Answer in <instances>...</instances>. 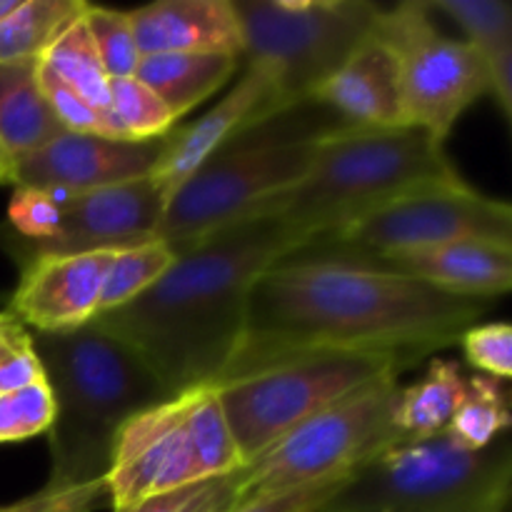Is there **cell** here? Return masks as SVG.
Instances as JSON below:
<instances>
[{
  "label": "cell",
  "instance_id": "1",
  "mask_svg": "<svg viewBox=\"0 0 512 512\" xmlns=\"http://www.w3.org/2000/svg\"><path fill=\"white\" fill-rule=\"evenodd\" d=\"M485 308V300L440 293L363 260L300 248L253 283L243 335L218 383L275 360L328 350L388 353L415 365L460 343Z\"/></svg>",
  "mask_w": 512,
  "mask_h": 512
},
{
  "label": "cell",
  "instance_id": "2",
  "mask_svg": "<svg viewBox=\"0 0 512 512\" xmlns=\"http://www.w3.org/2000/svg\"><path fill=\"white\" fill-rule=\"evenodd\" d=\"M305 245L278 215H253L185 248L158 283L93 323L130 345L173 398L215 385L243 335L253 283Z\"/></svg>",
  "mask_w": 512,
  "mask_h": 512
},
{
  "label": "cell",
  "instance_id": "3",
  "mask_svg": "<svg viewBox=\"0 0 512 512\" xmlns=\"http://www.w3.org/2000/svg\"><path fill=\"white\" fill-rule=\"evenodd\" d=\"M33 348L53 395L45 488L105 480L120 428L173 395L130 345L93 320L68 333H33Z\"/></svg>",
  "mask_w": 512,
  "mask_h": 512
},
{
  "label": "cell",
  "instance_id": "4",
  "mask_svg": "<svg viewBox=\"0 0 512 512\" xmlns=\"http://www.w3.org/2000/svg\"><path fill=\"white\" fill-rule=\"evenodd\" d=\"M455 183L465 180L445 143L423 128L343 125L320 138L305 178L273 200L268 213L315 243L403 195Z\"/></svg>",
  "mask_w": 512,
  "mask_h": 512
},
{
  "label": "cell",
  "instance_id": "5",
  "mask_svg": "<svg viewBox=\"0 0 512 512\" xmlns=\"http://www.w3.org/2000/svg\"><path fill=\"white\" fill-rule=\"evenodd\" d=\"M510 440L468 450L448 433L400 440L345 478L318 512H505Z\"/></svg>",
  "mask_w": 512,
  "mask_h": 512
},
{
  "label": "cell",
  "instance_id": "6",
  "mask_svg": "<svg viewBox=\"0 0 512 512\" xmlns=\"http://www.w3.org/2000/svg\"><path fill=\"white\" fill-rule=\"evenodd\" d=\"M323 135L280 115L245 130L170 195L158 240L178 255L228 225L270 215V203L305 178Z\"/></svg>",
  "mask_w": 512,
  "mask_h": 512
},
{
  "label": "cell",
  "instance_id": "7",
  "mask_svg": "<svg viewBox=\"0 0 512 512\" xmlns=\"http://www.w3.org/2000/svg\"><path fill=\"white\" fill-rule=\"evenodd\" d=\"M243 470L215 385L143 410L120 428L110 458V508Z\"/></svg>",
  "mask_w": 512,
  "mask_h": 512
},
{
  "label": "cell",
  "instance_id": "8",
  "mask_svg": "<svg viewBox=\"0 0 512 512\" xmlns=\"http://www.w3.org/2000/svg\"><path fill=\"white\" fill-rule=\"evenodd\" d=\"M388 353H303L215 385L243 468L353 390L410 368Z\"/></svg>",
  "mask_w": 512,
  "mask_h": 512
},
{
  "label": "cell",
  "instance_id": "9",
  "mask_svg": "<svg viewBox=\"0 0 512 512\" xmlns=\"http://www.w3.org/2000/svg\"><path fill=\"white\" fill-rule=\"evenodd\" d=\"M248 65L268 70L295 108L378 28L383 8L370 0H233Z\"/></svg>",
  "mask_w": 512,
  "mask_h": 512
},
{
  "label": "cell",
  "instance_id": "10",
  "mask_svg": "<svg viewBox=\"0 0 512 512\" xmlns=\"http://www.w3.org/2000/svg\"><path fill=\"white\" fill-rule=\"evenodd\" d=\"M398 378L385 375L353 390L240 470L238 503L348 475L385 448L405 440L393 418L400 393Z\"/></svg>",
  "mask_w": 512,
  "mask_h": 512
},
{
  "label": "cell",
  "instance_id": "11",
  "mask_svg": "<svg viewBox=\"0 0 512 512\" xmlns=\"http://www.w3.org/2000/svg\"><path fill=\"white\" fill-rule=\"evenodd\" d=\"M463 240L512 245V208L468 183L435 185L403 195L338 233L310 243L323 253L370 260Z\"/></svg>",
  "mask_w": 512,
  "mask_h": 512
},
{
  "label": "cell",
  "instance_id": "12",
  "mask_svg": "<svg viewBox=\"0 0 512 512\" xmlns=\"http://www.w3.org/2000/svg\"><path fill=\"white\" fill-rule=\"evenodd\" d=\"M375 35L398 53L405 123L445 143L460 115L490 93L483 58L465 40L445 38L430 20L428 3L383 10Z\"/></svg>",
  "mask_w": 512,
  "mask_h": 512
},
{
  "label": "cell",
  "instance_id": "13",
  "mask_svg": "<svg viewBox=\"0 0 512 512\" xmlns=\"http://www.w3.org/2000/svg\"><path fill=\"white\" fill-rule=\"evenodd\" d=\"M165 205L168 198L150 178L85 190L60 208V233L55 238L35 245L0 240V248L18 265L43 255L135 248L158 240Z\"/></svg>",
  "mask_w": 512,
  "mask_h": 512
},
{
  "label": "cell",
  "instance_id": "14",
  "mask_svg": "<svg viewBox=\"0 0 512 512\" xmlns=\"http://www.w3.org/2000/svg\"><path fill=\"white\" fill-rule=\"evenodd\" d=\"M165 138L118 140L103 135L60 133L43 148L13 158V185L63 188L70 193L148 178Z\"/></svg>",
  "mask_w": 512,
  "mask_h": 512
},
{
  "label": "cell",
  "instance_id": "15",
  "mask_svg": "<svg viewBox=\"0 0 512 512\" xmlns=\"http://www.w3.org/2000/svg\"><path fill=\"white\" fill-rule=\"evenodd\" d=\"M285 110L290 108L285 105L273 75L258 65H248V73L213 110L190 125H175L165 135V148L148 178L163 190L165 198H170L230 140Z\"/></svg>",
  "mask_w": 512,
  "mask_h": 512
},
{
  "label": "cell",
  "instance_id": "16",
  "mask_svg": "<svg viewBox=\"0 0 512 512\" xmlns=\"http://www.w3.org/2000/svg\"><path fill=\"white\" fill-rule=\"evenodd\" d=\"M115 250L83 255H43L18 265L20 280L5 313L30 333H68L98 315L100 290Z\"/></svg>",
  "mask_w": 512,
  "mask_h": 512
},
{
  "label": "cell",
  "instance_id": "17",
  "mask_svg": "<svg viewBox=\"0 0 512 512\" xmlns=\"http://www.w3.org/2000/svg\"><path fill=\"white\" fill-rule=\"evenodd\" d=\"M313 103L328 108L350 128L408 125L400 90L398 53L373 33L320 85Z\"/></svg>",
  "mask_w": 512,
  "mask_h": 512
},
{
  "label": "cell",
  "instance_id": "18",
  "mask_svg": "<svg viewBox=\"0 0 512 512\" xmlns=\"http://www.w3.org/2000/svg\"><path fill=\"white\" fill-rule=\"evenodd\" d=\"M363 263L408 275L440 293L485 303L505 295L512 285V245L490 240H463L438 248L405 250Z\"/></svg>",
  "mask_w": 512,
  "mask_h": 512
},
{
  "label": "cell",
  "instance_id": "19",
  "mask_svg": "<svg viewBox=\"0 0 512 512\" xmlns=\"http://www.w3.org/2000/svg\"><path fill=\"white\" fill-rule=\"evenodd\" d=\"M128 18L140 58L158 53L243 55L233 0H158Z\"/></svg>",
  "mask_w": 512,
  "mask_h": 512
},
{
  "label": "cell",
  "instance_id": "20",
  "mask_svg": "<svg viewBox=\"0 0 512 512\" xmlns=\"http://www.w3.org/2000/svg\"><path fill=\"white\" fill-rule=\"evenodd\" d=\"M463 28L465 43L483 58L490 95L505 120L512 118V5L508 0H425Z\"/></svg>",
  "mask_w": 512,
  "mask_h": 512
},
{
  "label": "cell",
  "instance_id": "21",
  "mask_svg": "<svg viewBox=\"0 0 512 512\" xmlns=\"http://www.w3.org/2000/svg\"><path fill=\"white\" fill-rule=\"evenodd\" d=\"M238 60L223 53L143 55L133 78L153 90L180 120L233 78Z\"/></svg>",
  "mask_w": 512,
  "mask_h": 512
},
{
  "label": "cell",
  "instance_id": "22",
  "mask_svg": "<svg viewBox=\"0 0 512 512\" xmlns=\"http://www.w3.org/2000/svg\"><path fill=\"white\" fill-rule=\"evenodd\" d=\"M65 133L38 80V63H0V145L10 160Z\"/></svg>",
  "mask_w": 512,
  "mask_h": 512
},
{
  "label": "cell",
  "instance_id": "23",
  "mask_svg": "<svg viewBox=\"0 0 512 512\" xmlns=\"http://www.w3.org/2000/svg\"><path fill=\"white\" fill-rule=\"evenodd\" d=\"M468 393V378H463L458 363L433 358L425 378L400 388L395 403V428L405 440L430 438L443 433L458 413Z\"/></svg>",
  "mask_w": 512,
  "mask_h": 512
},
{
  "label": "cell",
  "instance_id": "24",
  "mask_svg": "<svg viewBox=\"0 0 512 512\" xmlns=\"http://www.w3.org/2000/svg\"><path fill=\"white\" fill-rule=\"evenodd\" d=\"M85 8L83 0H20L0 20V63H40Z\"/></svg>",
  "mask_w": 512,
  "mask_h": 512
},
{
  "label": "cell",
  "instance_id": "25",
  "mask_svg": "<svg viewBox=\"0 0 512 512\" xmlns=\"http://www.w3.org/2000/svg\"><path fill=\"white\" fill-rule=\"evenodd\" d=\"M40 65L50 70L60 83L68 85L73 93H78L85 103L113 118L108 93L110 80L105 75L98 50H95L93 40H90L83 18L75 20L68 30L58 35V40L43 55Z\"/></svg>",
  "mask_w": 512,
  "mask_h": 512
},
{
  "label": "cell",
  "instance_id": "26",
  "mask_svg": "<svg viewBox=\"0 0 512 512\" xmlns=\"http://www.w3.org/2000/svg\"><path fill=\"white\" fill-rule=\"evenodd\" d=\"M510 423L508 393H505L503 380L488 378V375H473V378H468L465 400L460 403L458 413L453 415L445 430L463 448L485 450L500 435L508 433Z\"/></svg>",
  "mask_w": 512,
  "mask_h": 512
},
{
  "label": "cell",
  "instance_id": "27",
  "mask_svg": "<svg viewBox=\"0 0 512 512\" xmlns=\"http://www.w3.org/2000/svg\"><path fill=\"white\" fill-rule=\"evenodd\" d=\"M173 263L175 253L163 240H150V243L135 245V248L115 250L103 290H100L98 315L143 295L150 285L158 283L168 273Z\"/></svg>",
  "mask_w": 512,
  "mask_h": 512
},
{
  "label": "cell",
  "instance_id": "28",
  "mask_svg": "<svg viewBox=\"0 0 512 512\" xmlns=\"http://www.w3.org/2000/svg\"><path fill=\"white\" fill-rule=\"evenodd\" d=\"M110 113L128 140L165 138L178 118L150 88L135 78L110 80Z\"/></svg>",
  "mask_w": 512,
  "mask_h": 512
},
{
  "label": "cell",
  "instance_id": "29",
  "mask_svg": "<svg viewBox=\"0 0 512 512\" xmlns=\"http://www.w3.org/2000/svg\"><path fill=\"white\" fill-rule=\"evenodd\" d=\"M83 23L88 28L95 50H98V58L108 80L133 78L140 63V53L128 13L88 3Z\"/></svg>",
  "mask_w": 512,
  "mask_h": 512
},
{
  "label": "cell",
  "instance_id": "30",
  "mask_svg": "<svg viewBox=\"0 0 512 512\" xmlns=\"http://www.w3.org/2000/svg\"><path fill=\"white\" fill-rule=\"evenodd\" d=\"M238 483L240 470L183 485L113 512H230L238 503Z\"/></svg>",
  "mask_w": 512,
  "mask_h": 512
},
{
  "label": "cell",
  "instance_id": "31",
  "mask_svg": "<svg viewBox=\"0 0 512 512\" xmlns=\"http://www.w3.org/2000/svg\"><path fill=\"white\" fill-rule=\"evenodd\" d=\"M60 233V208L45 190L15 185L8 203V220L0 228V240L35 245Z\"/></svg>",
  "mask_w": 512,
  "mask_h": 512
},
{
  "label": "cell",
  "instance_id": "32",
  "mask_svg": "<svg viewBox=\"0 0 512 512\" xmlns=\"http://www.w3.org/2000/svg\"><path fill=\"white\" fill-rule=\"evenodd\" d=\"M53 423V395L45 380L0 395V443H23L48 433Z\"/></svg>",
  "mask_w": 512,
  "mask_h": 512
},
{
  "label": "cell",
  "instance_id": "33",
  "mask_svg": "<svg viewBox=\"0 0 512 512\" xmlns=\"http://www.w3.org/2000/svg\"><path fill=\"white\" fill-rule=\"evenodd\" d=\"M38 80H40V88H43L45 100H48L50 110H53L55 120H58L60 128H63L65 133L103 135V138L128 140L110 115L100 113V110H95L93 105L85 103L78 93H73L68 85L60 83V80L55 78L50 70H45L40 63H38Z\"/></svg>",
  "mask_w": 512,
  "mask_h": 512
},
{
  "label": "cell",
  "instance_id": "34",
  "mask_svg": "<svg viewBox=\"0 0 512 512\" xmlns=\"http://www.w3.org/2000/svg\"><path fill=\"white\" fill-rule=\"evenodd\" d=\"M465 360L473 368L483 370L488 378L510 380L512 378V328L508 323L473 325L465 330L463 338Z\"/></svg>",
  "mask_w": 512,
  "mask_h": 512
},
{
  "label": "cell",
  "instance_id": "35",
  "mask_svg": "<svg viewBox=\"0 0 512 512\" xmlns=\"http://www.w3.org/2000/svg\"><path fill=\"white\" fill-rule=\"evenodd\" d=\"M110 495L105 480L78 485V488H40L38 493L28 495L15 503L0 505V512H95L108 508Z\"/></svg>",
  "mask_w": 512,
  "mask_h": 512
},
{
  "label": "cell",
  "instance_id": "36",
  "mask_svg": "<svg viewBox=\"0 0 512 512\" xmlns=\"http://www.w3.org/2000/svg\"><path fill=\"white\" fill-rule=\"evenodd\" d=\"M348 475H335V478L315 480V483L298 485V488L280 490V493L245 500V503H235V508L230 512H318L333 498L335 490L345 483Z\"/></svg>",
  "mask_w": 512,
  "mask_h": 512
},
{
  "label": "cell",
  "instance_id": "37",
  "mask_svg": "<svg viewBox=\"0 0 512 512\" xmlns=\"http://www.w3.org/2000/svg\"><path fill=\"white\" fill-rule=\"evenodd\" d=\"M40 380H45V375L33 343H30L28 348L18 350V353L8 355V358L0 363V395L23 390L28 388V385L40 383Z\"/></svg>",
  "mask_w": 512,
  "mask_h": 512
},
{
  "label": "cell",
  "instance_id": "38",
  "mask_svg": "<svg viewBox=\"0 0 512 512\" xmlns=\"http://www.w3.org/2000/svg\"><path fill=\"white\" fill-rule=\"evenodd\" d=\"M30 343H33V333L10 313H0V363L8 355L28 348Z\"/></svg>",
  "mask_w": 512,
  "mask_h": 512
},
{
  "label": "cell",
  "instance_id": "39",
  "mask_svg": "<svg viewBox=\"0 0 512 512\" xmlns=\"http://www.w3.org/2000/svg\"><path fill=\"white\" fill-rule=\"evenodd\" d=\"M0 185H13V160L0 145Z\"/></svg>",
  "mask_w": 512,
  "mask_h": 512
},
{
  "label": "cell",
  "instance_id": "40",
  "mask_svg": "<svg viewBox=\"0 0 512 512\" xmlns=\"http://www.w3.org/2000/svg\"><path fill=\"white\" fill-rule=\"evenodd\" d=\"M18 3H20V0H0V20H3L5 15H8L10 10H13Z\"/></svg>",
  "mask_w": 512,
  "mask_h": 512
}]
</instances>
